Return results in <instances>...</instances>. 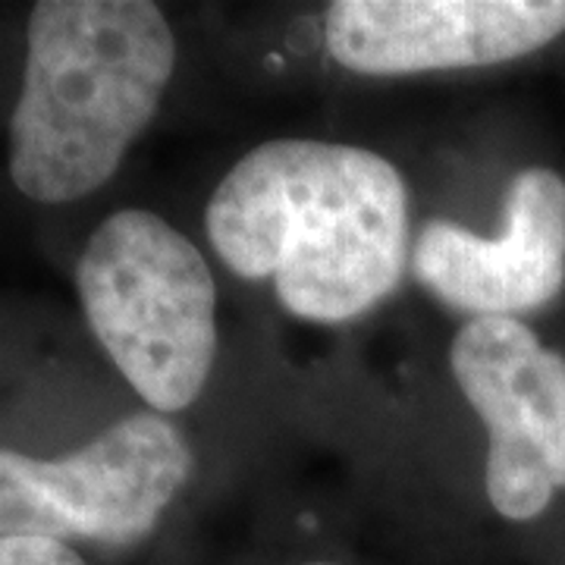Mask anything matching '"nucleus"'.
<instances>
[{
  "mask_svg": "<svg viewBox=\"0 0 565 565\" xmlns=\"http://www.w3.org/2000/svg\"><path fill=\"white\" fill-rule=\"evenodd\" d=\"M207 239L245 280H274L296 318L352 321L405 270L408 192L393 163L355 145L264 141L214 189Z\"/></svg>",
  "mask_w": 565,
  "mask_h": 565,
  "instance_id": "obj_1",
  "label": "nucleus"
},
{
  "mask_svg": "<svg viewBox=\"0 0 565 565\" xmlns=\"http://www.w3.org/2000/svg\"><path fill=\"white\" fill-rule=\"evenodd\" d=\"M173 66L177 39L158 3H35L10 117L13 185L41 204L102 189L154 120Z\"/></svg>",
  "mask_w": 565,
  "mask_h": 565,
  "instance_id": "obj_2",
  "label": "nucleus"
},
{
  "mask_svg": "<svg viewBox=\"0 0 565 565\" xmlns=\"http://www.w3.org/2000/svg\"><path fill=\"white\" fill-rule=\"evenodd\" d=\"M95 340L154 412L202 396L217 355V286L202 252L139 207L110 214L76 264Z\"/></svg>",
  "mask_w": 565,
  "mask_h": 565,
  "instance_id": "obj_3",
  "label": "nucleus"
},
{
  "mask_svg": "<svg viewBox=\"0 0 565 565\" xmlns=\"http://www.w3.org/2000/svg\"><path fill=\"white\" fill-rule=\"evenodd\" d=\"M192 471V449L163 415H129L61 459L0 449V537L136 544Z\"/></svg>",
  "mask_w": 565,
  "mask_h": 565,
  "instance_id": "obj_4",
  "label": "nucleus"
},
{
  "mask_svg": "<svg viewBox=\"0 0 565 565\" xmlns=\"http://www.w3.org/2000/svg\"><path fill=\"white\" fill-rule=\"evenodd\" d=\"M449 362L490 434V505L509 522L537 519L565 487V359L515 318H475Z\"/></svg>",
  "mask_w": 565,
  "mask_h": 565,
  "instance_id": "obj_5",
  "label": "nucleus"
},
{
  "mask_svg": "<svg viewBox=\"0 0 565 565\" xmlns=\"http://www.w3.org/2000/svg\"><path fill=\"white\" fill-rule=\"evenodd\" d=\"M565 32V0H337L330 57L362 76L515 61Z\"/></svg>",
  "mask_w": 565,
  "mask_h": 565,
  "instance_id": "obj_6",
  "label": "nucleus"
},
{
  "mask_svg": "<svg viewBox=\"0 0 565 565\" xmlns=\"http://www.w3.org/2000/svg\"><path fill=\"white\" fill-rule=\"evenodd\" d=\"M412 267L424 289L478 318L541 308L565 282V180L546 167L522 170L505 192L497 239L452 221H430L415 243Z\"/></svg>",
  "mask_w": 565,
  "mask_h": 565,
  "instance_id": "obj_7",
  "label": "nucleus"
},
{
  "mask_svg": "<svg viewBox=\"0 0 565 565\" xmlns=\"http://www.w3.org/2000/svg\"><path fill=\"white\" fill-rule=\"evenodd\" d=\"M0 565H85V559L63 541L0 537Z\"/></svg>",
  "mask_w": 565,
  "mask_h": 565,
  "instance_id": "obj_8",
  "label": "nucleus"
},
{
  "mask_svg": "<svg viewBox=\"0 0 565 565\" xmlns=\"http://www.w3.org/2000/svg\"><path fill=\"white\" fill-rule=\"evenodd\" d=\"M308 565H337V563H308Z\"/></svg>",
  "mask_w": 565,
  "mask_h": 565,
  "instance_id": "obj_9",
  "label": "nucleus"
}]
</instances>
